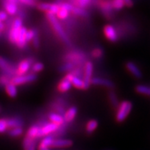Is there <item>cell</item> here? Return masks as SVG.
<instances>
[{
  "label": "cell",
  "mask_w": 150,
  "mask_h": 150,
  "mask_svg": "<svg viewBox=\"0 0 150 150\" xmlns=\"http://www.w3.org/2000/svg\"><path fill=\"white\" fill-rule=\"evenodd\" d=\"M34 37V30L30 29L27 31L26 32V42L27 43H29L31 41H32Z\"/></svg>",
  "instance_id": "obj_42"
},
{
  "label": "cell",
  "mask_w": 150,
  "mask_h": 150,
  "mask_svg": "<svg viewBox=\"0 0 150 150\" xmlns=\"http://www.w3.org/2000/svg\"><path fill=\"white\" fill-rule=\"evenodd\" d=\"M5 88H6V91L7 94L9 96V97L14 98L16 97L17 95H18V90H17V87L15 84L10 82L8 84L5 86Z\"/></svg>",
  "instance_id": "obj_25"
},
{
  "label": "cell",
  "mask_w": 150,
  "mask_h": 150,
  "mask_svg": "<svg viewBox=\"0 0 150 150\" xmlns=\"http://www.w3.org/2000/svg\"><path fill=\"white\" fill-rule=\"evenodd\" d=\"M0 34H1V32H0Z\"/></svg>",
  "instance_id": "obj_47"
},
{
  "label": "cell",
  "mask_w": 150,
  "mask_h": 150,
  "mask_svg": "<svg viewBox=\"0 0 150 150\" xmlns=\"http://www.w3.org/2000/svg\"><path fill=\"white\" fill-rule=\"evenodd\" d=\"M124 5H125V6H127V7L130 8V7H132V6H133V2H132V1H131V0H125Z\"/></svg>",
  "instance_id": "obj_45"
},
{
  "label": "cell",
  "mask_w": 150,
  "mask_h": 150,
  "mask_svg": "<svg viewBox=\"0 0 150 150\" xmlns=\"http://www.w3.org/2000/svg\"><path fill=\"white\" fill-rule=\"evenodd\" d=\"M91 84L97 85V86H103L108 88H113L114 83L112 81L103 77H93L91 80Z\"/></svg>",
  "instance_id": "obj_16"
},
{
  "label": "cell",
  "mask_w": 150,
  "mask_h": 150,
  "mask_svg": "<svg viewBox=\"0 0 150 150\" xmlns=\"http://www.w3.org/2000/svg\"><path fill=\"white\" fill-rule=\"evenodd\" d=\"M11 77H10V76L6 74L1 75V76H0V84L4 85V86L7 85L8 83L11 82V81H12V78H11Z\"/></svg>",
  "instance_id": "obj_40"
},
{
  "label": "cell",
  "mask_w": 150,
  "mask_h": 150,
  "mask_svg": "<svg viewBox=\"0 0 150 150\" xmlns=\"http://www.w3.org/2000/svg\"><path fill=\"white\" fill-rule=\"evenodd\" d=\"M77 113V108L76 107H70L64 116V120L65 122H71L74 120Z\"/></svg>",
  "instance_id": "obj_22"
},
{
  "label": "cell",
  "mask_w": 150,
  "mask_h": 150,
  "mask_svg": "<svg viewBox=\"0 0 150 150\" xmlns=\"http://www.w3.org/2000/svg\"><path fill=\"white\" fill-rule=\"evenodd\" d=\"M65 79H67V81H69L71 83L72 86L75 87L76 88H78V89H82V90H87V87L85 84L83 80L81 79L80 77H76V76H74L73 74H71V73L67 74L65 75L64 77Z\"/></svg>",
  "instance_id": "obj_9"
},
{
  "label": "cell",
  "mask_w": 150,
  "mask_h": 150,
  "mask_svg": "<svg viewBox=\"0 0 150 150\" xmlns=\"http://www.w3.org/2000/svg\"><path fill=\"white\" fill-rule=\"evenodd\" d=\"M112 8L115 10H120L125 6L124 1L122 0H116L112 2Z\"/></svg>",
  "instance_id": "obj_38"
},
{
  "label": "cell",
  "mask_w": 150,
  "mask_h": 150,
  "mask_svg": "<svg viewBox=\"0 0 150 150\" xmlns=\"http://www.w3.org/2000/svg\"><path fill=\"white\" fill-rule=\"evenodd\" d=\"M71 87H72V84H71V82L64 77V79L58 83L57 89H58L60 92L64 93V92H67V91H69L71 88Z\"/></svg>",
  "instance_id": "obj_24"
},
{
  "label": "cell",
  "mask_w": 150,
  "mask_h": 150,
  "mask_svg": "<svg viewBox=\"0 0 150 150\" xmlns=\"http://www.w3.org/2000/svg\"><path fill=\"white\" fill-rule=\"evenodd\" d=\"M93 65L91 61H87L84 65V74H83V81L87 86V89L89 88L91 84V80L93 76Z\"/></svg>",
  "instance_id": "obj_8"
},
{
  "label": "cell",
  "mask_w": 150,
  "mask_h": 150,
  "mask_svg": "<svg viewBox=\"0 0 150 150\" xmlns=\"http://www.w3.org/2000/svg\"><path fill=\"white\" fill-rule=\"evenodd\" d=\"M19 3L23 5H25V6H31V7H33L36 5V2L35 1H30V0H22V1H19Z\"/></svg>",
  "instance_id": "obj_43"
},
{
  "label": "cell",
  "mask_w": 150,
  "mask_h": 150,
  "mask_svg": "<svg viewBox=\"0 0 150 150\" xmlns=\"http://www.w3.org/2000/svg\"><path fill=\"white\" fill-rule=\"evenodd\" d=\"M60 150H61V149H60Z\"/></svg>",
  "instance_id": "obj_48"
},
{
  "label": "cell",
  "mask_w": 150,
  "mask_h": 150,
  "mask_svg": "<svg viewBox=\"0 0 150 150\" xmlns=\"http://www.w3.org/2000/svg\"><path fill=\"white\" fill-rule=\"evenodd\" d=\"M74 69V64L71 62H66L59 67V71L61 72H66V71H70Z\"/></svg>",
  "instance_id": "obj_35"
},
{
  "label": "cell",
  "mask_w": 150,
  "mask_h": 150,
  "mask_svg": "<svg viewBox=\"0 0 150 150\" xmlns=\"http://www.w3.org/2000/svg\"><path fill=\"white\" fill-rule=\"evenodd\" d=\"M31 68H32V71H33L34 74L38 73L44 69V64L41 62H37V63L33 64V65L32 66Z\"/></svg>",
  "instance_id": "obj_39"
},
{
  "label": "cell",
  "mask_w": 150,
  "mask_h": 150,
  "mask_svg": "<svg viewBox=\"0 0 150 150\" xmlns=\"http://www.w3.org/2000/svg\"><path fill=\"white\" fill-rule=\"evenodd\" d=\"M70 3H71L74 6H76V7L84 8L85 7H87L88 5L92 3V2L90 1V0H76V1H71Z\"/></svg>",
  "instance_id": "obj_30"
},
{
  "label": "cell",
  "mask_w": 150,
  "mask_h": 150,
  "mask_svg": "<svg viewBox=\"0 0 150 150\" xmlns=\"http://www.w3.org/2000/svg\"><path fill=\"white\" fill-rule=\"evenodd\" d=\"M27 31H28L27 28L23 26L22 29L20 30L19 35H18L17 41H16V45L21 49L24 48L27 45V42H26V32H27Z\"/></svg>",
  "instance_id": "obj_19"
},
{
  "label": "cell",
  "mask_w": 150,
  "mask_h": 150,
  "mask_svg": "<svg viewBox=\"0 0 150 150\" xmlns=\"http://www.w3.org/2000/svg\"><path fill=\"white\" fill-rule=\"evenodd\" d=\"M22 27H23V22H22V18H17L13 21L12 26L10 28L9 33H8V40L11 43H16L20 30L22 29Z\"/></svg>",
  "instance_id": "obj_3"
},
{
  "label": "cell",
  "mask_w": 150,
  "mask_h": 150,
  "mask_svg": "<svg viewBox=\"0 0 150 150\" xmlns=\"http://www.w3.org/2000/svg\"><path fill=\"white\" fill-rule=\"evenodd\" d=\"M5 28V25L3 23H2V22H1L0 21V32H2V31H3Z\"/></svg>",
  "instance_id": "obj_46"
},
{
  "label": "cell",
  "mask_w": 150,
  "mask_h": 150,
  "mask_svg": "<svg viewBox=\"0 0 150 150\" xmlns=\"http://www.w3.org/2000/svg\"><path fill=\"white\" fill-rule=\"evenodd\" d=\"M126 67L127 69L128 70L129 72L131 73V74L135 77L137 79H140L142 77V71H140V69L139 68V67L136 65V64L132 61H128L126 64Z\"/></svg>",
  "instance_id": "obj_14"
},
{
  "label": "cell",
  "mask_w": 150,
  "mask_h": 150,
  "mask_svg": "<svg viewBox=\"0 0 150 150\" xmlns=\"http://www.w3.org/2000/svg\"><path fill=\"white\" fill-rule=\"evenodd\" d=\"M73 145V141L67 139H54L52 145V148H67Z\"/></svg>",
  "instance_id": "obj_15"
},
{
  "label": "cell",
  "mask_w": 150,
  "mask_h": 150,
  "mask_svg": "<svg viewBox=\"0 0 150 150\" xmlns=\"http://www.w3.org/2000/svg\"><path fill=\"white\" fill-rule=\"evenodd\" d=\"M38 139H32L25 136L23 140V150H36L37 149Z\"/></svg>",
  "instance_id": "obj_18"
},
{
  "label": "cell",
  "mask_w": 150,
  "mask_h": 150,
  "mask_svg": "<svg viewBox=\"0 0 150 150\" xmlns=\"http://www.w3.org/2000/svg\"><path fill=\"white\" fill-rule=\"evenodd\" d=\"M38 78V76L34 73L28 74H24V75H19V76H15L12 78V82L13 84L16 86L18 85H22L25 83H32L35 81Z\"/></svg>",
  "instance_id": "obj_4"
},
{
  "label": "cell",
  "mask_w": 150,
  "mask_h": 150,
  "mask_svg": "<svg viewBox=\"0 0 150 150\" xmlns=\"http://www.w3.org/2000/svg\"><path fill=\"white\" fill-rule=\"evenodd\" d=\"M103 32L109 41L116 42L118 40V34H117V30L111 25H107L105 26L103 28Z\"/></svg>",
  "instance_id": "obj_10"
},
{
  "label": "cell",
  "mask_w": 150,
  "mask_h": 150,
  "mask_svg": "<svg viewBox=\"0 0 150 150\" xmlns=\"http://www.w3.org/2000/svg\"><path fill=\"white\" fill-rule=\"evenodd\" d=\"M52 108L54 110L56 111L57 112V113H58V114L61 115V116H64V114H65V108L64 107H62L61 105H60L59 103H57V102H54V103H52Z\"/></svg>",
  "instance_id": "obj_32"
},
{
  "label": "cell",
  "mask_w": 150,
  "mask_h": 150,
  "mask_svg": "<svg viewBox=\"0 0 150 150\" xmlns=\"http://www.w3.org/2000/svg\"><path fill=\"white\" fill-rule=\"evenodd\" d=\"M8 129L6 119H0V133H3Z\"/></svg>",
  "instance_id": "obj_41"
},
{
  "label": "cell",
  "mask_w": 150,
  "mask_h": 150,
  "mask_svg": "<svg viewBox=\"0 0 150 150\" xmlns=\"http://www.w3.org/2000/svg\"><path fill=\"white\" fill-rule=\"evenodd\" d=\"M3 6L6 11V13L13 16L16 15L18 11V1H14V0H9V1H4L2 2Z\"/></svg>",
  "instance_id": "obj_11"
},
{
  "label": "cell",
  "mask_w": 150,
  "mask_h": 150,
  "mask_svg": "<svg viewBox=\"0 0 150 150\" xmlns=\"http://www.w3.org/2000/svg\"><path fill=\"white\" fill-rule=\"evenodd\" d=\"M132 109V102L128 100L122 101V103H120L118 108H117V112L116 114V120L119 122H121L124 121L129 114L130 113Z\"/></svg>",
  "instance_id": "obj_2"
},
{
  "label": "cell",
  "mask_w": 150,
  "mask_h": 150,
  "mask_svg": "<svg viewBox=\"0 0 150 150\" xmlns=\"http://www.w3.org/2000/svg\"><path fill=\"white\" fill-rule=\"evenodd\" d=\"M73 14L76 15V16H81V17H84V18H87L89 16L88 12L84 9V8H81L79 7H76V6H73V8L71 9V12Z\"/></svg>",
  "instance_id": "obj_29"
},
{
  "label": "cell",
  "mask_w": 150,
  "mask_h": 150,
  "mask_svg": "<svg viewBox=\"0 0 150 150\" xmlns=\"http://www.w3.org/2000/svg\"><path fill=\"white\" fill-rule=\"evenodd\" d=\"M8 18V14L6 13V12L4 11H0V21L1 22H4L6 21Z\"/></svg>",
  "instance_id": "obj_44"
},
{
  "label": "cell",
  "mask_w": 150,
  "mask_h": 150,
  "mask_svg": "<svg viewBox=\"0 0 150 150\" xmlns=\"http://www.w3.org/2000/svg\"><path fill=\"white\" fill-rule=\"evenodd\" d=\"M0 69H2L6 74L10 77H12V75H16V69H15L11 64L2 57H0Z\"/></svg>",
  "instance_id": "obj_12"
},
{
  "label": "cell",
  "mask_w": 150,
  "mask_h": 150,
  "mask_svg": "<svg viewBox=\"0 0 150 150\" xmlns=\"http://www.w3.org/2000/svg\"><path fill=\"white\" fill-rule=\"evenodd\" d=\"M97 127H98V121L96 120H91L87 122L86 125V132L89 134H91L96 130Z\"/></svg>",
  "instance_id": "obj_27"
},
{
  "label": "cell",
  "mask_w": 150,
  "mask_h": 150,
  "mask_svg": "<svg viewBox=\"0 0 150 150\" xmlns=\"http://www.w3.org/2000/svg\"><path fill=\"white\" fill-rule=\"evenodd\" d=\"M41 126L33 125L27 131L26 136L32 139H38L41 137Z\"/></svg>",
  "instance_id": "obj_20"
},
{
  "label": "cell",
  "mask_w": 150,
  "mask_h": 150,
  "mask_svg": "<svg viewBox=\"0 0 150 150\" xmlns=\"http://www.w3.org/2000/svg\"><path fill=\"white\" fill-rule=\"evenodd\" d=\"M34 30V37L32 39V45L35 49H38L40 46V38H39V33L36 28H33Z\"/></svg>",
  "instance_id": "obj_33"
},
{
  "label": "cell",
  "mask_w": 150,
  "mask_h": 150,
  "mask_svg": "<svg viewBox=\"0 0 150 150\" xmlns=\"http://www.w3.org/2000/svg\"><path fill=\"white\" fill-rule=\"evenodd\" d=\"M67 62H71L74 64H81L86 61V56L83 53L80 52H71L67 54L65 57ZM86 63V62H85Z\"/></svg>",
  "instance_id": "obj_5"
},
{
  "label": "cell",
  "mask_w": 150,
  "mask_h": 150,
  "mask_svg": "<svg viewBox=\"0 0 150 150\" xmlns=\"http://www.w3.org/2000/svg\"><path fill=\"white\" fill-rule=\"evenodd\" d=\"M54 139V136H51V135L45 136V137L41 141L38 147L49 149V147H52V143H53Z\"/></svg>",
  "instance_id": "obj_26"
},
{
  "label": "cell",
  "mask_w": 150,
  "mask_h": 150,
  "mask_svg": "<svg viewBox=\"0 0 150 150\" xmlns=\"http://www.w3.org/2000/svg\"><path fill=\"white\" fill-rule=\"evenodd\" d=\"M33 63V58H27V59H25L21 61L19 64H18V67H17V69H16V76L25 74V73H27L30 70V68L32 67Z\"/></svg>",
  "instance_id": "obj_7"
},
{
  "label": "cell",
  "mask_w": 150,
  "mask_h": 150,
  "mask_svg": "<svg viewBox=\"0 0 150 150\" xmlns=\"http://www.w3.org/2000/svg\"><path fill=\"white\" fill-rule=\"evenodd\" d=\"M56 16H57V17L59 18V19L64 20L66 19V18H68V16H69V12H68L67 10L64 9V8H60Z\"/></svg>",
  "instance_id": "obj_36"
},
{
  "label": "cell",
  "mask_w": 150,
  "mask_h": 150,
  "mask_svg": "<svg viewBox=\"0 0 150 150\" xmlns=\"http://www.w3.org/2000/svg\"><path fill=\"white\" fill-rule=\"evenodd\" d=\"M136 91L138 93H140V94L150 96V87L146 86V85L139 84L138 86H136Z\"/></svg>",
  "instance_id": "obj_31"
},
{
  "label": "cell",
  "mask_w": 150,
  "mask_h": 150,
  "mask_svg": "<svg viewBox=\"0 0 150 150\" xmlns=\"http://www.w3.org/2000/svg\"><path fill=\"white\" fill-rule=\"evenodd\" d=\"M103 54H104V52H103V48H101V47H96L91 52V54L93 56L94 58H100V57H103Z\"/></svg>",
  "instance_id": "obj_37"
},
{
  "label": "cell",
  "mask_w": 150,
  "mask_h": 150,
  "mask_svg": "<svg viewBox=\"0 0 150 150\" xmlns=\"http://www.w3.org/2000/svg\"><path fill=\"white\" fill-rule=\"evenodd\" d=\"M46 16H47V20L49 21V22L52 25V28H54V32L57 33L58 37L61 38V41L65 45H71V40H70L69 37L67 36L65 31L64 30L63 27L61 25V22H59L58 18H57V16L55 15L52 14V13H46Z\"/></svg>",
  "instance_id": "obj_1"
},
{
  "label": "cell",
  "mask_w": 150,
  "mask_h": 150,
  "mask_svg": "<svg viewBox=\"0 0 150 150\" xmlns=\"http://www.w3.org/2000/svg\"><path fill=\"white\" fill-rule=\"evenodd\" d=\"M58 128H59V127L57 125L52 123V122L45 123L41 127V137H42V136L45 137L47 136H49V134H51V133L55 132Z\"/></svg>",
  "instance_id": "obj_13"
},
{
  "label": "cell",
  "mask_w": 150,
  "mask_h": 150,
  "mask_svg": "<svg viewBox=\"0 0 150 150\" xmlns=\"http://www.w3.org/2000/svg\"><path fill=\"white\" fill-rule=\"evenodd\" d=\"M50 121L52 123L57 125L58 127H61L64 123V117L61 115L58 114L57 112H51L48 116Z\"/></svg>",
  "instance_id": "obj_23"
},
{
  "label": "cell",
  "mask_w": 150,
  "mask_h": 150,
  "mask_svg": "<svg viewBox=\"0 0 150 150\" xmlns=\"http://www.w3.org/2000/svg\"><path fill=\"white\" fill-rule=\"evenodd\" d=\"M100 7L103 16L107 18L112 17V2H100Z\"/></svg>",
  "instance_id": "obj_17"
},
{
  "label": "cell",
  "mask_w": 150,
  "mask_h": 150,
  "mask_svg": "<svg viewBox=\"0 0 150 150\" xmlns=\"http://www.w3.org/2000/svg\"><path fill=\"white\" fill-rule=\"evenodd\" d=\"M38 9L46 12V13H52L54 15H57L60 7L58 3H48V2H41L37 5Z\"/></svg>",
  "instance_id": "obj_6"
},
{
  "label": "cell",
  "mask_w": 150,
  "mask_h": 150,
  "mask_svg": "<svg viewBox=\"0 0 150 150\" xmlns=\"http://www.w3.org/2000/svg\"><path fill=\"white\" fill-rule=\"evenodd\" d=\"M7 120V124L8 129L23 128L24 121L21 118H9Z\"/></svg>",
  "instance_id": "obj_21"
},
{
  "label": "cell",
  "mask_w": 150,
  "mask_h": 150,
  "mask_svg": "<svg viewBox=\"0 0 150 150\" xmlns=\"http://www.w3.org/2000/svg\"><path fill=\"white\" fill-rule=\"evenodd\" d=\"M22 133H23V128L11 129L8 131V135L11 137H18L22 136Z\"/></svg>",
  "instance_id": "obj_34"
},
{
  "label": "cell",
  "mask_w": 150,
  "mask_h": 150,
  "mask_svg": "<svg viewBox=\"0 0 150 150\" xmlns=\"http://www.w3.org/2000/svg\"><path fill=\"white\" fill-rule=\"evenodd\" d=\"M108 97H109V100L110 102V103L112 104V107H117L118 108L119 105V100H118V97H117V95L116 93L114 91H110L109 92V94H108Z\"/></svg>",
  "instance_id": "obj_28"
}]
</instances>
